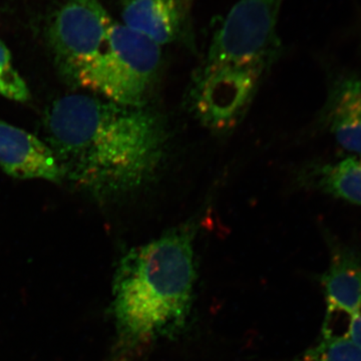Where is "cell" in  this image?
I'll return each mask as SVG.
<instances>
[{"instance_id": "obj_1", "label": "cell", "mask_w": 361, "mask_h": 361, "mask_svg": "<svg viewBox=\"0 0 361 361\" xmlns=\"http://www.w3.org/2000/svg\"><path fill=\"white\" fill-rule=\"evenodd\" d=\"M44 129L63 179L97 198L122 196L148 185L167 155L165 122L145 106L73 94L49 106Z\"/></svg>"}, {"instance_id": "obj_2", "label": "cell", "mask_w": 361, "mask_h": 361, "mask_svg": "<svg viewBox=\"0 0 361 361\" xmlns=\"http://www.w3.org/2000/svg\"><path fill=\"white\" fill-rule=\"evenodd\" d=\"M194 223L180 225L128 252L114 281L116 338L113 361L184 331L191 316L197 271Z\"/></svg>"}, {"instance_id": "obj_3", "label": "cell", "mask_w": 361, "mask_h": 361, "mask_svg": "<svg viewBox=\"0 0 361 361\" xmlns=\"http://www.w3.org/2000/svg\"><path fill=\"white\" fill-rule=\"evenodd\" d=\"M161 47L114 23L103 51L78 78L77 85L122 106L142 108L158 78Z\"/></svg>"}, {"instance_id": "obj_4", "label": "cell", "mask_w": 361, "mask_h": 361, "mask_svg": "<svg viewBox=\"0 0 361 361\" xmlns=\"http://www.w3.org/2000/svg\"><path fill=\"white\" fill-rule=\"evenodd\" d=\"M283 0H238L214 33L206 66L264 71L280 49L278 20Z\"/></svg>"}, {"instance_id": "obj_5", "label": "cell", "mask_w": 361, "mask_h": 361, "mask_svg": "<svg viewBox=\"0 0 361 361\" xmlns=\"http://www.w3.org/2000/svg\"><path fill=\"white\" fill-rule=\"evenodd\" d=\"M114 21L99 0H68L49 28V42L61 73L71 84L99 56Z\"/></svg>"}, {"instance_id": "obj_6", "label": "cell", "mask_w": 361, "mask_h": 361, "mask_svg": "<svg viewBox=\"0 0 361 361\" xmlns=\"http://www.w3.org/2000/svg\"><path fill=\"white\" fill-rule=\"evenodd\" d=\"M263 71L251 66H202L191 90L197 118L209 129H231L248 108Z\"/></svg>"}, {"instance_id": "obj_7", "label": "cell", "mask_w": 361, "mask_h": 361, "mask_svg": "<svg viewBox=\"0 0 361 361\" xmlns=\"http://www.w3.org/2000/svg\"><path fill=\"white\" fill-rule=\"evenodd\" d=\"M322 284L326 300L322 336L348 338L349 324L361 306V254L334 242L329 270Z\"/></svg>"}, {"instance_id": "obj_8", "label": "cell", "mask_w": 361, "mask_h": 361, "mask_svg": "<svg viewBox=\"0 0 361 361\" xmlns=\"http://www.w3.org/2000/svg\"><path fill=\"white\" fill-rule=\"evenodd\" d=\"M0 167L18 179L61 182V169L51 148L35 135L0 121Z\"/></svg>"}, {"instance_id": "obj_9", "label": "cell", "mask_w": 361, "mask_h": 361, "mask_svg": "<svg viewBox=\"0 0 361 361\" xmlns=\"http://www.w3.org/2000/svg\"><path fill=\"white\" fill-rule=\"evenodd\" d=\"M320 121L336 142L361 158V78L344 73L332 82Z\"/></svg>"}, {"instance_id": "obj_10", "label": "cell", "mask_w": 361, "mask_h": 361, "mask_svg": "<svg viewBox=\"0 0 361 361\" xmlns=\"http://www.w3.org/2000/svg\"><path fill=\"white\" fill-rule=\"evenodd\" d=\"M186 9L183 0H123V23L161 47L184 32Z\"/></svg>"}, {"instance_id": "obj_11", "label": "cell", "mask_w": 361, "mask_h": 361, "mask_svg": "<svg viewBox=\"0 0 361 361\" xmlns=\"http://www.w3.org/2000/svg\"><path fill=\"white\" fill-rule=\"evenodd\" d=\"M303 178L306 184L322 193L361 206V158L358 157L313 166Z\"/></svg>"}, {"instance_id": "obj_12", "label": "cell", "mask_w": 361, "mask_h": 361, "mask_svg": "<svg viewBox=\"0 0 361 361\" xmlns=\"http://www.w3.org/2000/svg\"><path fill=\"white\" fill-rule=\"evenodd\" d=\"M293 361H361V348L348 338L322 336Z\"/></svg>"}, {"instance_id": "obj_13", "label": "cell", "mask_w": 361, "mask_h": 361, "mask_svg": "<svg viewBox=\"0 0 361 361\" xmlns=\"http://www.w3.org/2000/svg\"><path fill=\"white\" fill-rule=\"evenodd\" d=\"M0 96L16 102H26L30 92L25 80L14 70L11 52L0 40Z\"/></svg>"}, {"instance_id": "obj_14", "label": "cell", "mask_w": 361, "mask_h": 361, "mask_svg": "<svg viewBox=\"0 0 361 361\" xmlns=\"http://www.w3.org/2000/svg\"><path fill=\"white\" fill-rule=\"evenodd\" d=\"M348 338L361 348V306L349 324Z\"/></svg>"}, {"instance_id": "obj_15", "label": "cell", "mask_w": 361, "mask_h": 361, "mask_svg": "<svg viewBox=\"0 0 361 361\" xmlns=\"http://www.w3.org/2000/svg\"><path fill=\"white\" fill-rule=\"evenodd\" d=\"M192 0H183V2H184L185 4H190V2H191Z\"/></svg>"}]
</instances>
